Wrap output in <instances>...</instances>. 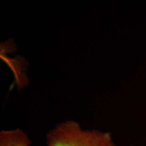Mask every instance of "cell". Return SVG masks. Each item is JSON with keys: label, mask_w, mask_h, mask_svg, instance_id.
I'll list each match as a JSON object with an SVG mask.
<instances>
[{"label": "cell", "mask_w": 146, "mask_h": 146, "mask_svg": "<svg viewBox=\"0 0 146 146\" xmlns=\"http://www.w3.org/2000/svg\"><path fill=\"white\" fill-rule=\"evenodd\" d=\"M46 146H116L110 132L83 129L74 120L58 124L49 131Z\"/></svg>", "instance_id": "obj_1"}, {"label": "cell", "mask_w": 146, "mask_h": 146, "mask_svg": "<svg viewBox=\"0 0 146 146\" xmlns=\"http://www.w3.org/2000/svg\"><path fill=\"white\" fill-rule=\"evenodd\" d=\"M30 139L20 129L3 130L0 132V146H30Z\"/></svg>", "instance_id": "obj_2"}]
</instances>
